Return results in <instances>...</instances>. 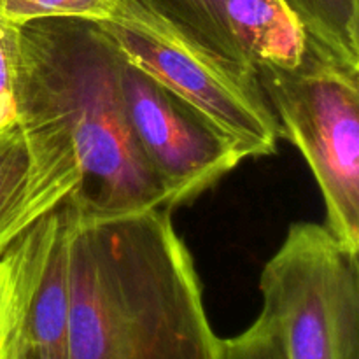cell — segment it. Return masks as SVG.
<instances>
[{
    "mask_svg": "<svg viewBox=\"0 0 359 359\" xmlns=\"http://www.w3.org/2000/svg\"><path fill=\"white\" fill-rule=\"evenodd\" d=\"M123 98L130 128L165 193V209L195 202L238 167L233 144L198 112L123 58Z\"/></svg>",
    "mask_w": 359,
    "mask_h": 359,
    "instance_id": "5",
    "label": "cell"
},
{
    "mask_svg": "<svg viewBox=\"0 0 359 359\" xmlns=\"http://www.w3.org/2000/svg\"><path fill=\"white\" fill-rule=\"evenodd\" d=\"M165 25L186 48L228 72L258 83L228 21V0H135Z\"/></svg>",
    "mask_w": 359,
    "mask_h": 359,
    "instance_id": "11",
    "label": "cell"
},
{
    "mask_svg": "<svg viewBox=\"0 0 359 359\" xmlns=\"http://www.w3.org/2000/svg\"><path fill=\"white\" fill-rule=\"evenodd\" d=\"M77 182L74 144L56 118H20L0 132V256L58 209Z\"/></svg>",
    "mask_w": 359,
    "mask_h": 359,
    "instance_id": "7",
    "label": "cell"
},
{
    "mask_svg": "<svg viewBox=\"0 0 359 359\" xmlns=\"http://www.w3.org/2000/svg\"><path fill=\"white\" fill-rule=\"evenodd\" d=\"M63 210L70 359H223L172 210Z\"/></svg>",
    "mask_w": 359,
    "mask_h": 359,
    "instance_id": "1",
    "label": "cell"
},
{
    "mask_svg": "<svg viewBox=\"0 0 359 359\" xmlns=\"http://www.w3.org/2000/svg\"><path fill=\"white\" fill-rule=\"evenodd\" d=\"M312 42L359 67V0H283Z\"/></svg>",
    "mask_w": 359,
    "mask_h": 359,
    "instance_id": "13",
    "label": "cell"
},
{
    "mask_svg": "<svg viewBox=\"0 0 359 359\" xmlns=\"http://www.w3.org/2000/svg\"><path fill=\"white\" fill-rule=\"evenodd\" d=\"M21 359H70L65 210L55 231L25 319Z\"/></svg>",
    "mask_w": 359,
    "mask_h": 359,
    "instance_id": "10",
    "label": "cell"
},
{
    "mask_svg": "<svg viewBox=\"0 0 359 359\" xmlns=\"http://www.w3.org/2000/svg\"><path fill=\"white\" fill-rule=\"evenodd\" d=\"M290 359H359V256L325 224L294 223L259 276Z\"/></svg>",
    "mask_w": 359,
    "mask_h": 359,
    "instance_id": "4",
    "label": "cell"
},
{
    "mask_svg": "<svg viewBox=\"0 0 359 359\" xmlns=\"http://www.w3.org/2000/svg\"><path fill=\"white\" fill-rule=\"evenodd\" d=\"M123 58L170 90L235 146L242 160L277 153L280 130L258 83L228 72L182 44L104 23Z\"/></svg>",
    "mask_w": 359,
    "mask_h": 359,
    "instance_id": "6",
    "label": "cell"
},
{
    "mask_svg": "<svg viewBox=\"0 0 359 359\" xmlns=\"http://www.w3.org/2000/svg\"><path fill=\"white\" fill-rule=\"evenodd\" d=\"M280 137L307 161L325 202V226L359 256V67L312 46L294 69L255 70Z\"/></svg>",
    "mask_w": 359,
    "mask_h": 359,
    "instance_id": "3",
    "label": "cell"
},
{
    "mask_svg": "<svg viewBox=\"0 0 359 359\" xmlns=\"http://www.w3.org/2000/svg\"><path fill=\"white\" fill-rule=\"evenodd\" d=\"M62 205L0 256V359H21L28 305L62 219Z\"/></svg>",
    "mask_w": 359,
    "mask_h": 359,
    "instance_id": "8",
    "label": "cell"
},
{
    "mask_svg": "<svg viewBox=\"0 0 359 359\" xmlns=\"http://www.w3.org/2000/svg\"><path fill=\"white\" fill-rule=\"evenodd\" d=\"M49 18H77L111 23L132 28L158 41L182 44L161 21L135 0H0L2 27L20 28L32 21Z\"/></svg>",
    "mask_w": 359,
    "mask_h": 359,
    "instance_id": "12",
    "label": "cell"
},
{
    "mask_svg": "<svg viewBox=\"0 0 359 359\" xmlns=\"http://www.w3.org/2000/svg\"><path fill=\"white\" fill-rule=\"evenodd\" d=\"M20 121L14 84L13 28L0 25V132Z\"/></svg>",
    "mask_w": 359,
    "mask_h": 359,
    "instance_id": "15",
    "label": "cell"
},
{
    "mask_svg": "<svg viewBox=\"0 0 359 359\" xmlns=\"http://www.w3.org/2000/svg\"><path fill=\"white\" fill-rule=\"evenodd\" d=\"M223 359H290L283 333L269 314L262 312L245 332L223 340Z\"/></svg>",
    "mask_w": 359,
    "mask_h": 359,
    "instance_id": "14",
    "label": "cell"
},
{
    "mask_svg": "<svg viewBox=\"0 0 359 359\" xmlns=\"http://www.w3.org/2000/svg\"><path fill=\"white\" fill-rule=\"evenodd\" d=\"M226 13L252 70L294 69L314 46L283 0H228Z\"/></svg>",
    "mask_w": 359,
    "mask_h": 359,
    "instance_id": "9",
    "label": "cell"
},
{
    "mask_svg": "<svg viewBox=\"0 0 359 359\" xmlns=\"http://www.w3.org/2000/svg\"><path fill=\"white\" fill-rule=\"evenodd\" d=\"M20 118H56L69 133L79 182L65 200L81 216L165 207V193L130 128L123 55L104 23L49 18L13 28Z\"/></svg>",
    "mask_w": 359,
    "mask_h": 359,
    "instance_id": "2",
    "label": "cell"
}]
</instances>
